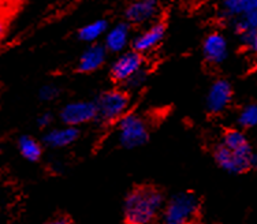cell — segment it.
Instances as JSON below:
<instances>
[{
	"instance_id": "cell-3",
	"label": "cell",
	"mask_w": 257,
	"mask_h": 224,
	"mask_svg": "<svg viewBox=\"0 0 257 224\" xmlns=\"http://www.w3.org/2000/svg\"><path fill=\"white\" fill-rule=\"evenodd\" d=\"M198 198L193 193H178L168 199L163 208L164 224H190L197 214Z\"/></svg>"
},
{
	"instance_id": "cell-9",
	"label": "cell",
	"mask_w": 257,
	"mask_h": 224,
	"mask_svg": "<svg viewBox=\"0 0 257 224\" xmlns=\"http://www.w3.org/2000/svg\"><path fill=\"white\" fill-rule=\"evenodd\" d=\"M160 14L159 0H133L130 2L124 11V17L128 24L144 25L155 21Z\"/></svg>"
},
{
	"instance_id": "cell-18",
	"label": "cell",
	"mask_w": 257,
	"mask_h": 224,
	"mask_svg": "<svg viewBox=\"0 0 257 224\" xmlns=\"http://www.w3.org/2000/svg\"><path fill=\"white\" fill-rule=\"evenodd\" d=\"M237 123L241 129L257 127V104L250 103L242 107L237 116Z\"/></svg>"
},
{
	"instance_id": "cell-12",
	"label": "cell",
	"mask_w": 257,
	"mask_h": 224,
	"mask_svg": "<svg viewBox=\"0 0 257 224\" xmlns=\"http://www.w3.org/2000/svg\"><path fill=\"white\" fill-rule=\"evenodd\" d=\"M132 44V28L127 22H118L108 28L104 36V47L111 54H122Z\"/></svg>"
},
{
	"instance_id": "cell-22",
	"label": "cell",
	"mask_w": 257,
	"mask_h": 224,
	"mask_svg": "<svg viewBox=\"0 0 257 224\" xmlns=\"http://www.w3.org/2000/svg\"><path fill=\"white\" fill-rule=\"evenodd\" d=\"M59 95V88L55 85H44L39 92V97L41 101H54Z\"/></svg>"
},
{
	"instance_id": "cell-13",
	"label": "cell",
	"mask_w": 257,
	"mask_h": 224,
	"mask_svg": "<svg viewBox=\"0 0 257 224\" xmlns=\"http://www.w3.org/2000/svg\"><path fill=\"white\" fill-rule=\"evenodd\" d=\"M107 54L108 51L105 50L103 44L99 43L90 44L79 56L77 69L79 73H93L99 70L107 60Z\"/></svg>"
},
{
	"instance_id": "cell-10",
	"label": "cell",
	"mask_w": 257,
	"mask_h": 224,
	"mask_svg": "<svg viewBox=\"0 0 257 224\" xmlns=\"http://www.w3.org/2000/svg\"><path fill=\"white\" fill-rule=\"evenodd\" d=\"M228 41L220 32H212L204 39L203 55L209 65L219 66L228 58Z\"/></svg>"
},
{
	"instance_id": "cell-24",
	"label": "cell",
	"mask_w": 257,
	"mask_h": 224,
	"mask_svg": "<svg viewBox=\"0 0 257 224\" xmlns=\"http://www.w3.org/2000/svg\"><path fill=\"white\" fill-rule=\"evenodd\" d=\"M6 30H7V17L5 11L0 9V41L5 37Z\"/></svg>"
},
{
	"instance_id": "cell-11",
	"label": "cell",
	"mask_w": 257,
	"mask_h": 224,
	"mask_svg": "<svg viewBox=\"0 0 257 224\" xmlns=\"http://www.w3.org/2000/svg\"><path fill=\"white\" fill-rule=\"evenodd\" d=\"M164 36H166V24L162 21H158L152 25H149L145 30H143L140 35L136 36L132 40V47L134 51L140 52L141 55L148 54L160 45Z\"/></svg>"
},
{
	"instance_id": "cell-21",
	"label": "cell",
	"mask_w": 257,
	"mask_h": 224,
	"mask_svg": "<svg viewBox=\"0 0 257 224\" xmlns=\"http://www.w3.org/2000/svg\"><path fill=\"white\" fill-rule=\"evenodd\" d=\"M147 78H148V73H147L145 69H143V70H140L137 74H134L133 77H132L126 84H124V86L130 90H137L140 89L144 84H145Z\"/></svg>"
},
{
	"instance_id": "cell-1",
	"label": "cell",
	"mask_w": 257,
	"mask_h": 224,
	"mask_svg": "<svg viewBox=\"0 0 257 224\" xmlns=\"http://www.w3.org/2000/svg\"><path fill=\"white\" fill-rule=\"evenodd\" d=\"M164 208V195L154 186H139L124 198V224H151Z\"/></svg>"
},
{
	"instance_id": "cell-6",
	"label": "cell",
	"mask_w": 257,
	"mask_h": 224,
	"mask_svg": "<svg viewBox=\"0 0 257 224\" xmlns=\"http://www.w3.org/2000/svg\"><path fill=\"white\" fill-rule=\"evenodd\" d=\"M145 60L144 55L134 50L124 51L114 60L111 65L109 74L111 78L118 84H126L134 74H137L140 70H143Z\"/></svg>"
},
{
	"instance_id": "cell-2",
	"label": "cell",
	"mask_w": 257,
	"mask_h": 224,
	"mask_svg": "<svg viewBox=\"0 0 257 224\" xmlns=\"http://www.w3.org/2000/svg\"><path fill=\"white\" fill-rule=\"evenodd\" d=\"M149 127L137 114H126L118 120V142L124 149H136L148 142Z\"/></svg>"
},
{
	"instance_id": "cell-5",
	"label": "cell",
	"mask_w": 257,
	"mask_h": 224,
	"mask_svg": "<svg viewBox=\"0 0 257 224\" xmlns=\"http://www.w3.org/2000/svg\"><path fill=\"white\" fill-rule=\"evenodd\" d=\"M213 159L223 171L231 175L245 174L257 168L256 152L249 156H243V154L234 153L222 144H219L213 150Z\"/></svg>"
},
{
	"instance_id": "cell-16",
	"label": "cell",
	"mask_w": 257,
	"mask_h": 224,
	"mask_svg": "<svg viewBox=\"0 0 257 224\" xmlns=\"http://www.w3.org/2000/svg\"><path fill=\"white\" fill-rule=\"evenodd\" d=\"M108 30V22L105 20L92 21L78 30V39L88 44H94L105 36Z\"/></svg>"
},
{
	"instance_id": "cell-17",
	"label": "cell",
	"mask_w": 257,
	"mask_h": 224,
	"mask_svg": "<svg viewBox=\"0 0 257 224\" xmlns=\"http://www.w3.org/2000/svg\"><path fill=\"white\" fill-rule=\"evenodd\" d=\"M18 149L20 153L25 157L28 161L36 163L43 156V148L36 138L30 135H22L18 140Z\"/></svg>"
},
{
	"instance_id": "cell-8",
	"label": "cell",
	"mask_w": 257,
	"mask_h": 224,
	"mask_svg": "<svg viewBox=\"0 0 257 224\" xmlns=\"http://www.w3.org/2000/svg\"><path fill=\"white\" fill-rule=\"evenodd\" d=\"M232 86L227 80H216L209 86L207 93V110L209 114L219 115L227 110L232 101Z\"/></svg>"
},
{
	"instance_id": "cell-19",
	"label": "cell",
	"mask_w": 257,
	"mask_h": 224,
	"mask_svg": "<svg viewBox=\"0 0 257 224\" xmlns=\"http://www.w3.org/2000/svg\"><path fill=\"white\" fill-rule=\"evenodd\" d=\"M241 13V0H220V17L230 21L239 17Z\"/></svg>"
},
{
	"instance_id": "cell-23",
	"label": "cell",
	"mask_w": 257,
	"mask_h": 224,
	"mask_svg": "<svg viewBox=\"0 0 257 224\" xmlns=\"http://www.w3.org/2000/svg\"><path fill=\"white\" fill-rule=\"evenodd\" d=\"M52 120H54V116L50 112H44V114H41L37 118V126L41 127V129H47V127H50L51 123H52Z\"/></svg>"
},
{
	"instance_id": "cell-7",
	"label": "cell",
	"mask_w": 257,
	"mask_h": 224,
	"mask_svg": "<svg viewBox=\"0 0 257 224\" xmlns=\"http://www.w3.org/2000/svg\"><path fill=\"white\" fill-rule=\"evenodd\" d=\"M60 120L63 125L78 127L81 125H86L93 122L97 118V110H96V103L94 101H71L66 104L60 110Z\"/></svg>"
},
{
	"instance_id": "cell-14",
	"label": "cell",
	"mask_w": 257,
	"mask_h": 224,
	"mask_svg": "<svg viewBox=\"0 0 257 224\" xmlns=\"http://www.w3.org/2000/svg\"><path fill=\"white\" fill-rule=\"evenodd\" d=\"M79 130L78 127L73 126H66L63 127H56V129H50L44 134V144L54 149H60L74 144L78 140Z\"/></svg>"
},
{
	"instance_id": "cell-20",
	"label": "cell",
	"mask_w": 257,
	"mask_h": 224,
	"mask_svg": "<svg viewBox=\"0 0 257 224\" xmlns=\"http://www.w3.org/2000/svg\"><path fill=\"white\" fill-rule=\"evenodd\" d=\"M239 40L249 54L257 56V29H253L245 35L239 36Z\"/></svg>"
},
{
	"instance_id": "cell-4",
	"label": "cell",
	"mask_w": 257,
	"mask_h": 224,
	"mask_svg": "<svg viewBox=\"0 0 257 224\" xmlns=\"http://www.w3.org/2000/svg\"><path fill=\"white\" fill-rule=\"evenodd\" d=\"M96 110H97V118L100 123H114L118 122L122 116L127 114L130 99L124 90L112 89L107 90L97 97Z\"/></svg>"
},
{
	"instance_id": "cell-15",
	"label": "cell",
	"mask_w": 257,
	"mask_h": 224,
	"mask_svg": "<svg viewBox=\"0 0 257 224\" xmlns=\"http://www.w3.org/2000/svg\"><path fill=\"white\" fill-rule=\"evenodd\" d=\"M220 144L223 146H226L231 152H234V153L243 154V156H249V154L254 153V149H253L252 145L247 140V137L242 130L239 129L226 130Z\"/></svg>"
},
{
	"instance_id": "cell-25",
	"label": "cell",
	"mask_w": 257,
	"mask_h": 224,
	"mask_svg": "<svg viewBox=\"0 0 257 224\" xmlns=\"http://www.w3.org/2000/svg\"><path fill=\"white\" fill-rule=\"evenodd\" d=\"M47 224H71V220L67 216H58V217L51 219Z\"/></svg>"
}]
</instances>
